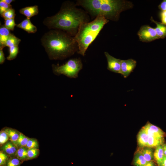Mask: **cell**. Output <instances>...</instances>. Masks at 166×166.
Returning <instances> with one entry per match:
<instances>
[{
  "label": "cell",
  "instance_id": "cell-1",
  "mask_svg": "<svg viewBox=\"0 0 166 166\" xmlns=\"http://www.w3.org/2000/svg\"><path fill=\"white\" fill-rule=\"evenodd\" d=\"M76 6L73 2L65 1L58 13L46 17L43 24L50 30H61L74 37L82 24L90 22L88 13Z\"/></svg>",
  "mask_w": 166,
  "mask_h": 166
},
{
  "label": "cell",
  "instance_id": "cell-2",
  "mask_svg": "<svg viewBox=\"0 0 166 166\" xmlns=\"http://www.w3.org/2000/svg\"><path fill=\"white\" fill-rule=\"evenodd\" d=\"M41 41L50 60H64L78 50L74 37L61 30H50L43 35Z\"/></svg>",
  "mask_w": 166,
  "mask_h": 166
},
{
  "label": "cell",
  "instance_id": "cell-3",
  "mask_svg": "<svg viewBox=\"0 0 166 166\" xmlns=\"http://www.w3.org/2000/svg\"><path fill=\"white\" fill-rule=\"evenodd\" d=\"M75 4L84 8L92 17L100 15L114 21L118 20L121 12L133 6L132 2L124 0H78Z\"/></svg>",
  "mask_w": 166,
  "mask_h": 166
},
{
  "label": "cell",
  "instance_id": "cell-4",
  "mask_svg": "<svg viewBox=\"0 0 166 166\" xmlns=\"http://www.w3.org/2000/svg\"><path fill=\"white\" fill-rule=\"evenodd\" d=\"M109 21L103 16L97 15L91 22L82 24L74 37L78 48L77 53L84 56L89 46L95 40L104 26Z\"/></svg>",
  "mask_w": 166,
  "mask_h": 166
},
{
  "label": "cell",
  "instance_id": "cell-5",
  "mask_svg": "<svg viewBox=\"0 0 166 166\" xmlns=\"http://www.w3.org/2000/svg\"><path fill=\"white\" fill-rule=\"evenodd\" d=\"M53 73L57 76L62 74L70 78H77L82 69L83 64L80 58H72L61 65H52Z\"/></svg>",
  "mask_w": 166,
  "mask_h": 166
},
{
  "label": "cell",
  "instance_id": "cell-6",
  "mask_svg": "<svg viewBox=\"0 0 166 166\" xmlns=\"http://www.w3.org/2000/svg\"><path fill=\"white\" fill-rule=\"evenodd\" d=\"M137 34L140 40L143 42H150L159 39L154 28L148 25L142 26Z\"/></svg>",
  "mask_w": 166,
  "mask_h": 166
},
{
  "label": "cell",
  "instance_id": "cell-7",
  "mask_svg": "<svg viewBox=\"0 0 166 166\" xmlns=\"http://www.w3.org/2000/svg\"><path fill=\"white\" fill-rule=\"evenodd\" d=\"M107 62V69L110 71L121 74V60L116 58L106 52H104Z\"/></svg>",
  "mask_w": 166,
  "mask_h": 166
},
{
  "label": "cell",
  "instance_id": "cell-8",
  "mask_svg": "<svg viewBox=\"0 0 166 166\" xmlns=\"http://www.w3.org/2000/svg\"><path fill=\"white\" fill-rule=\"evenodd\" d=\"M136 65V61L132 59L121 60V74L126 78L133 71Z\"/></svg>",
  "mask_w": 166,
  "mask_h": 166
},
{
  "label": "cell",
  "instance_id": "cell-9",
  "mask_svg": "<svg viewBox=\"0 0 166 166\" xmlns=\"http://www.w3.org/2000/svg\"><path fill=\"white\" fill-rule=\"evenodd\" d=\"M142 129L149 136L164 140V133L159 127L148 122Z\"/></svg>",
  "mask_w": 166,
  "mask_h": 166
},
{
  "label": "cell",
  "instance_id": "cell-10",
  "mask_svg": "<svg viewBox=\"0 0 166 166\" xmlns=\"http://www.w3.org/2000/svg\"><path fill=\"white\" fill-rule=\"evenodd\" d=\"M17 147L10 140L8 141L1 147V151L5 153L10 158L16 157Z\"/></svg>",
  "mask_w": 166,
  "mask_h": 166
},
{
  "label": "cell",
  "instance_id": "cell-11",
  "mask_svg": "<svg viewBox=\"0 0 166 166\" xmlns=\"http://www.w3.org/2000/svg\"><path fill=\"white\" fill-rule=\"evenodd\" d=\"M16 26L29 34L35 33L37 30V27L32 24L30 19L26 18Z\"/></svg>",
  "mask_w": 166,
  "mask_h": 166
},
{
  "label": "cell",
  "instance_id": "cell-12",
  "mask_svg": "<svg viewBox=\"0 0 166 166\" xmlns=\"http://www.w3.org/2000/svg\"><path fill=\"white\" fill-rule=\"evenodd\" d=\"M38 12V7L37 5L26 7L19 10L20 13L26 16V18L29 19L37 15Z\"/></svg>",
  "mask_w": 166,
  "mask_h": 166
},
{
  "label": "cell",
  "instance_id": "cell-13",
  "mask_svg": "<svg viewBox=\"0 0 166 166\" xmlns=\"http://www.w3.org/2000/svg\"><path fill=\"white\" fill-rule=\"evenodd\" d=\"M150 20L156 25V27L154 29L159 38L163 39L166 38V25L154 20L152 17H151Z\"/></svg>",
  "mask_w": 166,
  "mask_h": 166
},
{
  "label": "cell",
  "instance_id": "cell-14",
  "mask_svg": "<svg viewBox=\"0 0 166 166\" xmlns=\"http://www.w3.org/2000/svg\"><path fill=\"white\" fill-rule=\"evenodd\" d=\"M10 30L6 28L4 25H1L0 27V49H3L10 34Z\"/></svg>",
  "mask_w": 166,
  "mask_h": 166
},
{
  "label": "cell",
  "instance_id": "cell-15",
  "mask_svg": "<svg viewBox=\"0 0 166 166\" xmlns=\"http://www.w3.org/2000/svg\"><path fill=\"white\" fill-rule=\"evenodd\" d=\"M4 130L8 135L10 140L17 146L20 132L16 130L9 128H6Z\"/></svg>",
  "mask_w": 166,
  "mask_h": 166
},
{
  "label": "cell",
  "instance_id": "cell-16",
  "mask_svg": "<svg viewBox=\"0 0 166 166\" xmlns=\"http://www.w3.org/2000/svg\"><path fill=\"white\" fill-rule=\"evenodd\" d=\"M149 136L142 129L139 132L137 136L139 145L141 147H146Z\"/></svg>",
  "mask_w": 166,
  "mask_h": 166
},
{
  "label": "cell",
  "instance_id": "cell-17",
  "mask_svg": "<svg viewBox=\"0 0 166 166\" xmlns=\"http://www.w3.org/2000/svg\"><path fill=\"white\" fill-rule=\"evenodd\" d=\"M148 162L140 152L135 155L133 164L135 166H144Z\"/></svg>",
  "mask_w": 166,
  "mask_h": 166
},
{
  "label": "cell",
  "instance_id": "cell-18",
  "mask_svg": "<svg viewBox=\"0 0 166 166\" xmlns=\"http://www.w3.org/2000/svg\"><path fill=\"white\" fill-rule=\"evenodd\" d=\"M28 149L26 147L18 148L16 157L22 162L27 160V152Z\"/></svg>",
  "mask_w": 166,
  "mask_h": 166
},
{
  "label": "cell",
  "instance_id": "cell-19",
  "mask_svg": "<svg viewBox=\"0 0 166 166\" xmlns=\"http://www.w3.org/2000/svg\"><path fill=\"white\" fill-rule=\"evenodd\" d=\"M21 41L20 39L11 33L6 42L5 47L7 46L10 48L14 46H18Z\"/></svg>",
  "mask_w": 166,
  "mask_h": 166
},
{
  "label": "cell",
  "instance_id": "cell-20",
  "mask_svg": "<svg viewBox=\"0 0 166 166\" xmlns=\"http://www.w3.org/2000/svg\"><path fill=\"white\" fill-rule=\"evenodd\" d=\"M164 156L162 145L157 146L153 153V157L157 164L162 159Z\"/></svg>",
  "mask_w": 166,
  "mask_h": 166
},
{
  "label": "cell",
  "instance_id": "cell-21",
  "mask_svg": "<svg viewBox=\"0 0 166 166\" xmlns=\"http://www.w3.org/2000/svg\"><path fill=\"white\" fill-rule=\"evenodd\" d=\"M163 142V140H160L152 136H149L146 147H157L162 145Z\"/></svg>",
  "mask_w": 166,
  "mask_h": 166
},
{
  "label": "cell",
  "instance_id": "cell-22",
  "mask_svg": "<svg viewBox=\"0 0 166 166\" xmlns=\"http://www.w3.org/2000/svg\"><path fill=\"white\" fill-rule=\"evenodd\" d=\"M140 152L147 161L148 162L153 160V153L152 149L149 148H144Z\"/></svg>",
  "mask_w": 166,
  "mask_h": 166
},
{
  "label": "cell",
  "instance_id": "cell-23",
  "mask_svg": "<svg viewBox=\"0 0 166 166\" xmlns=\"http://www.w3.org/2000/svg\"><path fill=\"white\" fill-rule=\"evenodd\" d=\"M9 54L6 59L9 61H11L15 59L19 52L18 46H14L9 48Z\"/></svg>",
  "mask_w": 166,
  "mask_h": 166
},
{
  "label": "cell",
  "instance_id": "cell-24",
  "mask_svg": "<svg viewBox=\"0 0 166 166\" xmlns=\"http://www.w3.org/2000/svg\"><path fill=\"white\" fill-rule=\"evenodd\" d=\"M29 138L20 132L17 143V147L19 148L22 147H26Z\"/></svg>",
  "mask_w": 166,
  "mask_h": 166
},
{
  "label": "cell",
  "instance_id": "cell-25",
  "mask_svg": "<svg viewBox=\"0 0 166 166\" xmlns=\"http://www.w3.org/2000/svg\"><path fill=\"white\" fill-rule=\"evenodd\" d=\"M15 15V10L11 8L4 12L1 16L5 20L14 18Z\"/></svg>",
  "mask_w": 166,
  "mask_h": 166
},
{
  "label": "cell",
  "instance_id": "cell-26",
  "mask_svg": "<svg viewBox=\"0 0 166 166\" xmlns=\"http://www.w3.org/2000/svg\"><path fill=\"white\" fill-rule=\"evenodd\" d=\"M39 149L31 148L28 149L27 160H32L36 158L39 154Z\"/></svg>",
  "mask_w": 166,
  "mask_h": 166
},
{
  "label": "cell",
  "instance_id": "cell-27",
  "mask_svg": "<svg viewBox=\"0 0 166 166\" xmlns=\"http://www.w3.org/2000/svg\"><path fill=\"white\" fill-rule=\"evenodd\" d=\"M4 26L10 30H14L15 26H16L14 21V18L5 20Z\"/></svg>",
  "mask_w": 166,
  "mask_h": 166
},
{
  "label": "cell",
  "instance_id": "cell-28",
  "mask_svg": "<svg viewBox=\"0 0 166 166\" xmlns=\"http://www.w3.org/2000/svg\"><path fill=\"white\" fill-rule=\"evenodd\" d=\"M39 144L37 140L34 138H29L26 147L28 149H39Z\"/></svg>",
  "mask_w": 166,
  "mask_h": 166
},
{
  "label": "cell",
  "instance_id": "cell-29",
  "mask_svg": "<svg viewBox=\"0 0 166 166\" xmlns=\"http://www.w3.org/2000/svg\"><path fill=\"white\" fill-rule=\"evenodd\" d=\"M22 162L16 157L10 158L6 166H20Z\"/></svg>",
  "mask_w": 166,
  "mask_h": 166
},
{
  "label": "cell",
  "instance_id": "cell-30",
  "mask_svg": "<svg viewBox=\"0 0 166 166\" xmlns=\"http://www.w3.org/2000/svg\"><path fill=\"white\" fill-rule=\"evenodd\" d=\"M10 157L5 153L0 151V166H6Z\"/></svg>",
  "mask_w": 166,
  "mask_h": 166
},
{
  "label": "cell",
  "instance_id": "cell-31",
  "mask_svg": "<svg viewBox=\"0 0 166 166\" xmlns=\"http://www.w3.org/2000/svg\"><path fill=\"white\" fill-rule=\"evenodd\" d=\"M9 137L6 132L4 130L0 132V144L1 145L4 144L8 141Z\"/></svg>",
  "mask_w": 166,
  "mask_h": 166
},
{
  "label": "cell",
  "instance_id": "cell-32",
  "mask_svg": "<svg viewBox=\"0 0 166 166\" xmlns=\"http://www.w3.org/2000/svg\"><path fill=\"white\" fill-rule=\"evenodd\" d=\"M12 7L11 5H9L3 1L0 0V14L1 15L4 12Z\"/></svg>",
  "mask_w": 166,
  "mask_h": 166
},
{
  "label": "cell",
  "instance_id": "cell-33",
  "mask_svg": "<svg viewBox=\"0 0 166 166\" xmlns=\"http://www.w3.org/2000/svg\"><path fill=\"white\" fill-rule=\"evenodd\" d=\"M159 16L161 23L166 25V11H161L159 12Z\"/></svg>",
  "mask_w": 166,
  "mask_h": 166
},
{
  "label": "cell",
  "instance_id": "cell-34",
  "mask_svg": "<svg viewBox=\"0 0 166 166\" xmlns=\"http://www.w3.org/2000/svg\"><path fill=\"white\" fill-rule=\"evenodd\" d=\"M158 8L161 11H166V0H163L158 6Z\"/></svg>",
  "mask_w": 166,
  "mask_h": 166
},
{
  "label": "cell",
  "instance_id": "cell-35",
  "mask_svg": "<svg viewBox=\"0 0 166 166\" xmlns=\"http://www.w3.org/2000/svg\"><path fill=\"white\" fill-rule=\"evenodd\" d=\"M3 49H0V64H3L5 60L4 53L3 51Z\"/></svg>",
  "mask_w": 166,
  "mask_h": 166
},
{
  "label": "cell",
  "instance_id": "cell-36",
  "mask_svg": "<svg viewBox=\"0 0 166 166\" xmlns=\"http://www.w3.org/2000/svg\"><path fill=\"white\" fill-rule=\"evenodd\" d=\"M158 166H166V156L164 155L161 161L157 164Z\"/></svg>",
  "mask_w": 166,
  "mask_h": 166
},
{
  "label": "cell",
  "instance_id": "cell-37",
  "mask_svg": "<svg viewBox=\"0 0 166 166\" xmlns=\"http://www.w3.org/2000/svg\"><path fill=\"white\" fill-rule=\"evenodd\" d=\"M156 164L153 161L148 162L144 166H156Z\"/></svg>",
  "mask_w": 166,
  "mask_h": 166
},
{
  "label": "cell",
  "instance_id": "cell-38",
  "mask_svg": "<svg viewBox=\"0 0 166 166\" xmlns=\"http://www.w3.org/2000/svg\"><path fill=\"white\" fill-rule=\"evenodd\" d=\"M2 0L3 1L5 2L6 3L9 5H11L10 3L14 1V0Z\"/></svg>",
  "mask_w": 166,
  "mask_h": 166
},
{
  "label": "cell",
  "instance_id": "cell-39",
  "mask_svg": "<svg viewBox=\"0 0 166 166\" xmlns=\"http://www.w3.org/2000/svg\"><path fill=\"white\" fill-rule=\"evenodd\" d=\"M163 148L164 155L166 156V144L162 145Z\"/></svg>",
  "mask_w": 166,
  "mask_h": 166
}]
</instances>
